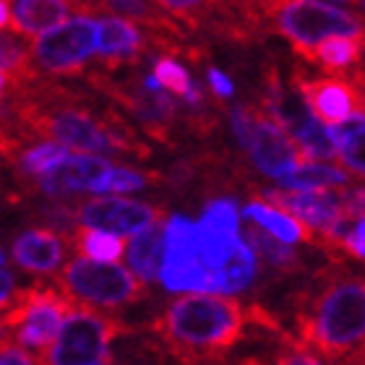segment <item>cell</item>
I'll list each match as a JSON object with an SVG mask.
<instances>
[{"instance_id": "obj_31", "label": "cell", "mask_w": 365, "mask_h": 365, "mask_svg": "<svg viewBox=\"0 0 365 365\" xmlns=\"http://www.w3.org/2000/svg\"><path fill=\"white\" fill-rule=\"evenodd\" d=\"M168 14H173V19H182V21L188 24H201L209 16V0H157Z\"/></svg>"}, {"instance_id": "obj_39", "label": "cell", "mask_w": 365, "mask_h": 365, "mask_svg": "<svg viewBox=\"0 0 365 365\" xmlns=\"http://www.w3.org/2000/svg\"><path fill=\"white\" fill-rule=\"evenodd\" d=\"M6 267V256H3V251H0V269Z\"/></svg>"}, {"instance_id": "obj_4", "label": "cell", "mask_w": 365, "mask_h": 365, "mask_svg": "<svg viewBox=\"0 0 365 365\" xmlns=\"http://www.w3.org/2000/svg\"><path fill=\"white\" fill-rule=\"evenodd\" d=\"M230 123H232V133H235L237 144L248 152L256 170L272 180H282L292 170L308 162L295 141L259 107H232Z\"/></svg>"}, {"instance_id": "obj_24", "label": "cell", "mask_w": 365, "mask_h": 365, "mask_svg": "<svg viewBox=\"0 0 365 365\" xmlns=\"http://www.w3.org/2000/svg\"><path fill=\"white\" fill-rule=\"evenodd\" d=\"M363 58V34L358 37H327L311 50L308 61L321 63L327 71L339 73V71L350 68Z\"/></svg>"}, {"instance_id": "obj_25", "label": "cell", "mask_w": 365, "mask_h": 365, "mask_svg": "<svg viewBox=\"0 0 365 365\" xmlns=\"http://www.w3.org/2000/svg\"><path fill=\"white\" fill-rule=\"evenodd\" d=\"M73 243H76V251L81 259L97 261V264H115L125 253V248H123L125 243L120 240V235L102 232V230H94V227L76 230Z\"/></svg>"}, {"instance_id": "obj_10", "label": "cell", "mask_w": 365, "mask_h": 365, "mask_svg": "<svg viewBox=\"0 0 365 365\" xmlns=\"http://www.w3.org/2000/svg\"><path fill=\"white\" fill-rule=\"evenodd\" d=\"M160 279L173 292H209L212 272H206L196 256V222L182 214L165 222V256Z\"/></svg>"}, {"instance_id": "obj_37", "label": "cell", "mask_w": 365, "mask_h": 365, "mask_svg": "<svg viewBox=\"0 0 365 365\" xmlns=\"http://www.w3.org/2000/svg\"><path fill=\"white\" fill-rule=\"evenodd\" d=\"M8 19H11V11H8V0H0V31L8 26Z\"/></svg>"}, {"instance_id": "obj_27", "label": "cell", "mask_w": 365, "mask_h": 365, "mask_svg": "<svg viewBox=\"0 0 365 365\" xmlns=\"http://www.w3.org/2000/svg\"><path fill=\"white\" fill-rule=\"evenodd\" d=\"M71 152H73V149H68V146H63V144L42 141V144H34L31 149H26V152L16 154L14 165H19L21 178L31 180V178L45 175L47 170H53L55 165H61Z\"/></svg>"}, {"instance_id": "obj_33", "label": "cell", "mask_w": 365, "mask_h": 365, "mask_svg": "<svg viewBox=\"0 0 365 365\" xmlns=\"http://www.w3.org/2000/svg\"><path fill=\"white\" fill-rule=\"evenodd\" d=\"M363 232H365V225H363V220H358L350 230H347V235L342 237V243H339V251L347 253V256H352V259L363 261V256H365Z\"/></svg>"}, {"instance_id": "obj_19", "label": "cell", "mask_w": 365, "mask_h": 365, "mask_svg": "<svg viewBox=\"0 0 365 365\" xmlns=\"http://www.w3.org/2000/svg\"><path fill=\"white\" fill-rule=\"evenodd\" d=\"M243 217L245 220L256 222L261 230H267L269 235L277 237L279 243L292 245V243H297V240L313 243V230L311 227H305L300 220L279 212V209H274V206L261 204V201H251V204L245 206Z\"/></svg>"}, {"instance_id": "obj_18", "label": "cell", "mask_w": 365, "mask_h": 365, "mask_svg": "<svg viewBox=\"0 0 365 365\" xmlns=\"http://www.w3.org/2000/svg\"><path fill=\"white\" fill-rule=\"evenodd\" d=\"M97 8L110 11L113 16H128V21H141L144 26H152L157 37L168 39H182L185 31L178 26V21L170 14H165L162 8L152 6L149 0H94Z\"/></svg>"}, {"instance_id": "obj_1", "label": "cell", "mask_w": 365, "mask_h": 365, "mask_svg": "<svg viewBox=\"0 0 365 365\" xmlns=\"http://www.w3.org/2000/svg\"><path fill=\"white\" fill-rule=\"evenodd\" d=\"M11 94L16 107V125L24 138H47L81 154H97V157L130 154L146 160L152 154L120 115L99 110L76 91L37 81Z\"/></svg>"}, {"instance_id": "obj_36", "label": "cell", "mask_w": 365, "mask_h": 365, "mask_svg": "<svg viewBox=\"0 0 365 365\" xmlns=\"http://www.w3.org/2000/svg\"><path fill=\"white\" fill-rule=\"evenodd\" d=\"M16 292V279H14V274L6 272V269H0V308L14 297Z\"/></svg>"}, {"instance_id": "obj_14", "label": "cell", "mask_w": 365, "mask_h": 365, "mask_svg": "<svg viewBox=\"0 0 365 365\" xmlns=\"http://www.w3.org/2000/svg\"><path fill=\"white\" fill-rule=\"evenodd\" d=\"M146 37L149 34H144L128 19H123V16H105V19H99V34H97L99 61L105 63L107 68L138 63L149 53Z\"/></svg>"}, {"instance_id": "obj_26", "label": "cell", "mask_w": 365, "mask_h": 365, "mask_svg": "<svg viewBox=\"0 0 365 365\" xmlns=\"http://www.w3.org/2000/svg\"><path fill=\"white\" fill-rule=\"evenodd\" d=\"M245 245H248L253 253H259L264 261H269V267H277L279 272H297V269H300L297 253L292 251L287 243H279L277 237L269 235L267 230H261L259 225H248Z\"/></svg>"}, {"instance_id": "obj_17", "label": "cell", "mask_w": 365, "mask_h": 365, "mask_svg": "<svg viewBox=\"0 0 365 365\" xmlns=\"http://www.w3.org/2000/svg\"><path fill=\"white\" fill-rule=\"evenodd\" d=\"M162 256H165V225L154 222L152 227L133 235L128 245V264L141 284H152L160 277Z\"/></svg>"}, {"instance_id": "obj_21", "label": "cell", "mask_w": 365, "mask_h": 365, "mask_svg": "<svg viewBox=\"0 0 365 365\" xmlns=\"http://www.w3.org/2000/svg\"><path fill=\"white\" fill-rule=\"evenodd\" d=\"M355 178L342 168H331V165H316V162H305L289 175H284L282 182L287 190H331V188H347Z\"/></svg>"}, {"instance_id": "obj_8", "label": "cell", "mask_w": 365, "mask_h": 365, "mask_svg": "<svg viewBox=\"0 0 365 365\" xmlns=\"http://www.w3.org/2000/svg\"><path fill=\"white\" fill-rule=\"evenodd\" d=\"M274 209L295 217L311 230H327L339 220H363V188L331 190H267Z\"/></svg>"}, {"instance_id": "obj_6", "label": "cell", "mask_w": 365, "mask_h": 365, "mask_svg": "<svg viewBox=\"0 0 365 365\" xmlns=\"http://www.w3.org/2000/svg\"><path fill=\"white\" fill-rule=\"evenodd\" d=\"M58 284L73 303H89L99 308L136 303L144 297V284L115 264L76 259L58 274Z\"/></svg>"}, {"instance_id": "obj_28", "label": "cell", "mask_w": 365, "mask_h": 365, "mask_svg": "<svg viewBox=\"0 0 365 365\" xmlns=\"http://www.w3.org/2000/svg\"><path fill=\"white\" fill-rule=\"evenodd\" d=\"M152 180H165L162 175H146L138 170H125V168H110L105 175L99 178L89 188V193H133L146 185H152Z\"/></svg>"}, {"instance_id": "obj_32", "label": "cell", "mask_w": 365, "mask_h": 365, "mask_svg": "<svg viewBox=\"0 0 365 365\" xmlns=\"http://www.w3.org/2000/svg\"><path fill=\"white\" fill-rule=\"evenodd\" d=\"M0 365H42L39 358L26 352L21 344H16L11 334L0 339Z\"/></svg>"}, {"instance_id": "obj_11", "label": "cell", "mask_w": 365, "mask_h": 365, "mask_svg": "<svg viewBox=\"0 0 365 365\" xmlns=\"http://www.w3.org/2000/svg\"><path fill=\"white\" fill-rule=\"evenodd\" d=\"M360 76H305L297 71L295 89L308 113L321 125H339L355 115H363V84Z\"/></svg>"}, {"instance_id": "obj_7", "label": "cell", "mask_w": 365, "mask_h": 365, "mask_svg": "<svg viewBox=\"0 0 365 365\" xmlns=\"http://www.w3.org/2000/svg\"><path fill=\"white\" fill-rule=\"evenodd\" d=\"M99 21L94 16L78 14L66 19L55 29L42 31L31 45V63L50 76L81 73L84 63L97 53Z\"/></svg>"}, {"instance_id": "obj_12", "label": "cell", "mask_w": 365, "mask_h": 365, "mask_svg": "<svg viewBox=\"0 0 365 365\" xmlns=\"http://www.w3.org/2000/svg\"><path fill=\"white\" fill-rule=\"evenodd\" d=\"M76 217L81 227H94L113 235H136L152 227L154 222L165 220V212L130 198H89L76 209Z\"/></svg>"}, {"instance_id": "obj_3", "label": "cell", "mask_w": 365, "mask_h": 365, "mask_svg": "<svg viewBox=\"0 0 365 365\" xmlns=\"http://www.w3.org/2000/svg\"><path fill=\"white\" fill-rule=\"evenodd\" d=\"M300 344L329 360L363 352L365 287L363 279L339 274L319 289L308 311L297 316Z\"/></svg>"}, {"instance_id": "obj_22", "label": "cell", "mask_w": 365, "mask_h": 365, "mask_svg": "<svg viewBox=\"0 0 365 365\" xmlns=\"http://www.w3.org/2000/svg\"><path fill=\"white\" fill-rule=\"evenodd\" d=\"M329 133H331V138H334L336 157L350 168V175L363 178V173H365V162H363L365 123H363V115H355V118L339 123V125H331Z\"/></svg>"}, {"instance_id": "obj_2", "label": "cell", "mask_w": 365, "mask_h": 365, "mask_svg": "<svg viewBox=\"0 0 365 365\" xmlns=\"http://www.w3.org/2000/svg\"><path fill=\"white\" fill-rule=\"evenodd\" d=\"M154 331L185 365L217 363L245 334L243 305L214 292H188L162 313Z\"/></svg>"}, {"instance_id": "obj_35", "label": "cell", "mask_w": 365, "mask_h": 365, "mask_svg": "<svg viewBox=\"0 0 365 365\" xmlns=\"http://www.w3.org/2000/svg\"><path fill=\"white\" fill-rule=\"evenodd\" d=\"M206 76H209V86H212L214 97L220 99H230L235 94V84H232V78L227 73H222L220 68H209L206 71Z\"/></svg>"}, {"instance_id": "obj_5", "label": "cell", "mask_w": 365, "mask_h": 365, "mask_svg": "<svg viewBox=\"0 0 365 365\" xmlns=\"http://www.w3.org/2000/svg\"><path fill=\"white\" fill-rule=\"evenodd\" d=\"M123 324L97 311H73L63 319L61 331L39 358L42 365H105L110 363V342Z\"/></svg>"}, {"instance_id": "obj_13", "label": "cell", "mask_w": 365, "mask_h": 365, "mask_svg": "<svg viewBox=\"0 0 365 365\" xmlns=\"http://www.w3.org/2000/svg\"><path fill=\"white\" fill-rule=\"evenodd\" d=\"M71 11L91 16L99 8L94 0H16L8 26L19 37H39L42 31L66 21Z\"/></svg>"}, {"instance_id": "obj_23", "label": "cell", "mask_w": 365, "mask_h": 365, "mask_svg": "<svg viewBox=\"0 0 365 365\" xmlns=\"http://www.w3.org/2000/svg\"><path fill=\"white\" fill-rule=\"evenodd\" d=\"M0 73L6 76V89L11 91L26 89L39 81V71L34 68L29 53L8 37H0Z\"/></svg>"}, {"instance_id": "obj_34", "label": "cell", "mask_w": 365, "mask_h": 365, "mask_svg": "<svg viewBox=\"0 0 365 365\" xmlns=\"http://www.w3.org/2000/svg\"><path fill=\"white\" fill-rule=\"evenodd\" d=\"M277 365H324V363H321V358L316 355V352H311L308 347L295 342L292 347H287V350L282 352Z\"/></svg>"}, {"instance_id": "obj_20", "label": "cell", "mask_w": 365, "mask_h": 365, "mask_svg": "<svg viewBox=\"0 0 365 365\" xmlns=\"http://www.w3.org/2000/svg\"><path fill=\"white\" fill-rule=\"evenodd\" d=\"M259 272V261H256V253L245 245V240L237 243V248L232 251L225 264H222L217 272L212 274V282H209V292H240L253 282Z\"/></svg>"}, {"instance_id": "obj_15", "label": "cell", "mask_w": 365, "mask_h": 365, "mask_svg": "<svg viewBox=\"0 0 365 365\" xmlns=\"http://www.w3.org/2000/svg\"><path fill=\"white\" fill-rule=\"evenodd\" d=\"M110 168L113 165L97 157V154L71 152L61 165H55L53 170H47L45 175H39L37 182L45 196L63 198L71 196V193H78V190H89Z\"/></svg>"}, {"instance_id": "obj_9", "label": "cell", "mask_w": 365, "mask_h": 365, "mask_svg": "<svg viewBox=\"0 0 365 365\" xmlns=\"http://www.w3.org/2000/svg\"><path fill=\"white\" fill-rule=\"evenodd\" d=\"M89 81L97 86L102 94L120 102L133 118H136L144 130L152 138L170 144V125L175 120V105L168 91H162L160 84L152 76L141 81H113L102 73H91Z\"/></svg>"}, {"instance_id": "obj_16", "label": "cell", "mask_w": 365, "mask_h": 365, "mask_svg": "<svg viewBox=\"0 0 365 365\" xmlns=\"http://www.w3.org/2000/svg\"><path fill=\"white\" fill-rule=\"evenodd\" d=\"M14 259L26 272L50 274L66 259V243L53 230H26L24 235L16 237Z\"/></svg>"}, {"instance_id": "obj_30", "label": "cell", "mask_w": 365, "mask_h": 365, "mask_svg": "<svg viewBox=\"0 0 365 365\" xmlns=\"http://www.w3.org/2000/svg\"><path fill=\"white\" fill-rule=\"evenodd\" d=\"M201 225L212 230H220V232H230V235H240V227H237V209L230 198H217L204 209V217H201Z\"/></svg>"}, {"instance_id": "obj_38", "label": "cell", "mask_w": 365, "mask_h": 365, "mask_svg": "<svg viewBox=\"0 0 365 365\" xmlns=\"http://www.w3.org/2000/svg\"><path fill=\"white\" fill-rule=\"evenodd\" d=\"M6 89V76H3V73H0V91Z\"/></svg>"}, {"instance_id": "obj_29", "label": "cell", "mask_w": 365, "mask_h": 365, "mask_svg": "<svg viewBox=\"0 0 365 365\" xmlns=\"http://www.w3.org/2000/svg\"><path fill=\"white\" fill-rule=\"evenodd\" d=\"M152 78L160 84L162 91L175 94V97H180V99L193 89V78H190V73L182 68L173 55H160V58L154 61Z\"/></svg>"}]
</instances>
